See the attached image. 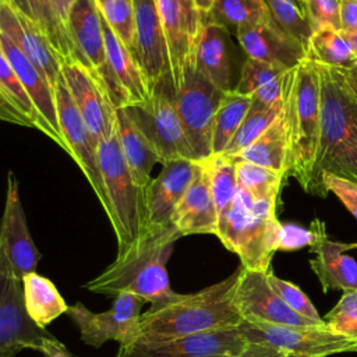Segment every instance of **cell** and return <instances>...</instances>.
<instances>
[{"instance_id": "8", "label": "cell", "mask_w": 357, "mask_h": 357, "mask_svg": "<svg viewBox=\"0 0 357 357\" xmlns=\"http://www.w3.org/2000/svg\"><path fill=\"white\" fill-rule=\"evenodd\" d=\"M223 95L194 67L185 71L181 85L174 91V109L197 160L212 155L213 120Z\"/></svg>"}, {"instance_id": "47", "label": "cell", "mask_w": 357, "mask_h": 357, "mask_svg": "<svg viewBox=\"0 0 357 357\" xmlns=\"http://www.w3.org/2000/svg\"><path fill=\"white\" fill-rule=\"evenodd\" d=\"M340 31L346 33L357 32V0H339Z\"/></svg>"}, {"instance_id": "46", "label": "cell", "mask_w": 357, "mask_h": 357, "mask_svg": "<svg viewBox=\"0 0 357 357\" xmlns=\"http://www.w3.org/2000/svg\"><path fill=\"white\" fill-rule=\"evenodd\" d=\"M326 191H332L357 219V181L325 172L321 176Z\"/></svg>"}, {"instance_id": "23", "label": "cell", "mask_w": 357, "mask_h": 357, "mask_svg": "<svg viewBox=\"0 0 357 357\" xmlns=\"http://www.w3.org/2000/svg\"><path fill=\"white\" fill-rule=\"evenodd\" d=\"M218 218L206 169L198 160V172L177 204L172 216V225L181 237L188 234L216 236Z\"/></svg>"}, {"instance_id": "20", "label": "cell", "mask_w": 357, "mask_h": 357, "mask_svg": "<svg viewBox=\"0 0 357 357\" xmlns=\"http://www.w3.org/2000/svg\"><path fill=\"white\" fill-rule=\"evenodd\" d=\"M135 10V56L151 92L170 77L166 40L156 0H132Z\"/></svg>"}, {"instance_id": "16", "label": "cell", "mask_w": 357, "mask_h": 357, "mask_svg": "<svg viewBox=\"0 0 357 357\" xmlns=\"http://www.w3.org/2000/svg\"><path fill=\"white\" fill-rule=\"evenodd\" d=\"M233 301L243 321H261L278 325H324L307 319L289 308L269 286L266 272L250 271L241 266Z\"/></svg>"}, {"instance_id": "39", "label": "cell", "mask_w": 357, "mask_h": 357, "mask_svg": "<svg viewBox=\"0 0 357 357\" xmlns=\"http://www.w3.org/2000/svg\"><path fill=\"white\" fill-rule=\"evenodd\" d=\"M236 174L237 185L254 197L279 195L284 177L282 173L244 160H236Z\"/></svg>"}, {"instance_id": "36", "label": "cell", "mask_w": 357, "mask_h": 357, "mask_svg": "<svg viewBox=\"0 0 357 357\" xmlns=\"http://www.w3.org/2000/svg\"><path fill=\"white\" fill-rule=\"evenodd\" d=\"M206 169L218 216L230 205L237 191L236 160L223 153L201 160Z\"/></svg>"}, {"instance_id": "6", "label": "cell", "mask_w": 357, "mask_h": 357, "mask_svg": "<svg viewBox=\"0 0 357 357\" xmlns=\"http://www.w3.org/2000/svg\"><path fill=\"white\" fill-rule=\"evenodd\" d=\"M98 160L103 184L102 206L117 240V255H123L145 234V205L144 188L130 173L116 126L113 132L98 144Z\"/></svg>"}, {"instance_id": "37", "label": "cell", "mask_w": 357, "mask_h": 357, "mask_svg": "<svg viewBox=\"0 0 357 357\" xmlns=\"http://www.w3.org/2000/svg\"><path fill=\"white\" fill-rule=\"evenodd\" d=\"M286 95V93H284ZM284 107V98L268 109H248L243 123L225 149L223 155L236 156L248 145H251L282 113Z\"/></svg>"}, {"instance_id": "11", "label": "cell", "mask_w": 357, "mask_h": 357, "mask_svg": "<svg viewBox=\"0 0 357 357\" xmlns=\"http://www.w3.org/2000/svg\"><path fill=\"white\" fill-rule=\"evenodd\" d=\"M67 28L78 53V60L100 79L116 109L128 105L124 92L114 79L105 52L100 11L96 0H75L67 17Z\"/></svg>"}, {"instance_id": "49", "label": "cell", "mask_w": 357, "mask_h": 357, "mask_svg": "<svg viewBox=\"0 0 357 357\" xmlns=\"http://www.w3.org/2000/svg\"><path fill=\"white\" fill-rule=\"evenodd\" d=\"M40 353H42L45 357H73V356L70 354V351L66 349V346H64L57 337L49 339V340L43 344Z\"/></svg>"}, {"instance_id": "13", "label": "cell", "mask_w": 357, "mask_h": 357, "mask_svg": "<svg viewBox=\"0 0 357 357\" xmlns=\"http://www.w3.org/2000/svg\"><path fill=\"white\" fill-rule=\"evenodd\" d=\"M250 344L238 326L120 346L116 357H234Z\"/></svg>"}, {"instance_id": "42", "label": "cell", "mask_w": 357, "mask_h": 357, "mask_svg": "<svg viewBox=\"0 0 357 357\" xmlns=\"http://www.w3.org/2000/svg\"><path fill=\"white\" fill-rule=\"evenodd\" d=\"M329 328L357 342V289L344 291L337 304L326 314Z\"/></svg>"}, {"instance_id": "17", "label": "cell", "mask_w": 357, "mask_h": 357, "mask_svg": "<svg viewBox=\"0 0 357 357\" xmlns=\"http://www.w3.org/2000/svg\"><path fill=\"white\" fill-rule=\"evenodd\" d=\"M198 172V160L176 159L162 165L160 173L144 190L145 231L172 226L173 212Z\"/></svg>"}, {"instance_id": "15", "label": "cell", "mask_w": 357, "mask_h": 357, "mask_svg": "<svg viewBox=\"0 0 357 357\" xmlns=\"http://www.w3.org/2000/svg\"><path fill=\"white\" fill-rule=\"evenodd\" d=\"M61 77L78 113L99 144L116 126V107L105 86L93 71L75 59L61 60Z\"/></svg>"}, {"instance_id": "48", "label": "cell", "mask_w": 357, "mask_h": 357, "mask_svg": "<svg viewBox=\"0 0 357 357\" xmlns=\"http://www.w3.org/2000/svg\"><path fill=\"white\" fill-rule=\"evenodd\" d=\"M234 357H300V356L283 351L280 349L272 347V346L265 344V343L250 342L247 349L243 353H240Z\"/></svg>"}, {"instance_id": "51", "label": "cell", "mask_w": 357, "mask_h": 357, "mask_svg": "<svg viewBox=\"0 0 357 357\" xmlns=\"http://www.w3.org/2000/svg\"><path fill=\"white\" fill-rule=\"evenodd\" d=\"M342 71L347 81V85L350 86L353 93L357 96V61L349 68H342Z\"/></svg>"}, {"instance_id": "5", "label": "cell", "mask_w": 357, "mask_h": 357, "mask_svg": "<svg viewBox=\"0 0 357 357\" xmlns=\"http://www.w3.org/2000/svg\"><path fill=\"white\" fill-rule=\"evenodd\" d=\"M278 197H254L237 185L233 201L218 218L216 237L229 251L240 257L245 269L258 272L271 269L280 227L276 218Z\"/></svg>"}, {"instance_id": "24", "label": "cell", "mask_w": 357, "mask_h": 357, "mask_svg": "<svg viewBox=\"0 0 357 357\" xmlns=\"http://www.w3.org/2000/svg\"><path fill=\"white\" fill-rule=\"evenodd\" d=\"M0 49L6 56V59L8 60L11 68L20 78L21 84L24 85L25 91L28 92L38 113L52 128L56 137V144L60 145L67 152V146H66V142L60 130V124H59V117H57L54 88L50 85L46 77L40 73V70L35 67L28 60V57L24 56L21 50L1 32H0Z\"/></svg>"}, {"instance_id": "55", "label": "cell", "mask_w": 357, "mask_h": 357, "mask_svg": "<svg viewBox=\"0 0 357 357\" xmlns=\"http://www.w3.org/2000/svg\"><path fill=\"white\" fill-rule=\"evenodd\" d=\"M0 1H6V0H0Z\"/></svg>"}, {"instance_id": "21", "label": "cell", "mask_w": 357, "mask_h": 357, "mask_svg": "<svg viewBox=\"0 0 357 357\" xmlns=\"http://www.w3.org/2000/svg\"><path fill=\"white\" fill-rule=\"evenodd\" d=\"M0 32L40 70L54 88L61 75V59L43 32L7 1H0Z\"/></svg>"}, {"instance_id": "4", "label": "cell", "mask_w": 357, "mask_h": 357, "mask_svg": "<svg viewBox=\"0 0 357 357\" xmlns=\"http://www.w3.org/2000/svg\"><path fill=\"white\" fill-rule=\"evenodd\" d=\"M287 170L304 191L321 197L314 178L319 144L321 96L317 64L304 59L289 71L284 95Z\"/></svg>"}, {"instance_id": "52", "label": "cell", "mask_w": 357, "mask_h": 357, "mask_svg": "<svg viewBox=\"0 0 357 357\" xmlns=\"http://www.w3.org/2000/svg\"><path fill=\"white\" fill-rule=\"evenodd\" d=\"M194 1H195L197 7L201 10V13L204 15H206L209 13V10L212 8V4L215 0H194Z\"/></svg>"}, {"instance_id": "27", "label": "cell", "mask_w": 357, "mask_h": 357, "mask_svg": "<svg viewBox=\"0 0 357 357\" xmlns=\"http://www.w3.org/2000/svg\"><path fill=\"white\" fill-rule=\"evenodd\" d=\"M100 21L103 29L106 60L114 79L124 92L128 105L148 100L152 96V92L137 57L110 29L102 14Z\"/></svg>"}, {"instance_id": "22", "label": "cell", "mask_w": 357, "mask_h": 357, "mask_svg": "<svg viewBox=\"0 0 357 357\" xmlns=\"http://www.w3.org/2000/svg\"><path fill=\"white\" fill-rule=\"evenodd\" d=\"M243 50L250 59L265 61L286 71L305 59V47L284 32L271 17L262 22L236 31Z\"/></svg>"}, {"instance_id": "53", "label": "cell", "mask_w": 357, "mask_h": 357, "mask_svg": "<svg viewBox=\"0 0 357 357\" xmlns=\"http://www.w3.org/2000/svg\"><path fill=\"white\" fill-rule=\"evenodd\" d=\"M343 32V31H342ZM344 35L347 36V39L351 42V45H353V47H354V50H356V53H357V32L356 33H346L344 32Z\"/></svg>"}, {"instance_id": "35", "label": "cell", "mask_w": 357, "mask_h": 357, "mask_svg": "<svg viewBox=\"0 0 357 357\" xmlns=\"http://www.w3.org/2000/svg\"><path fill=\"white\" fill-rule=\"evenodd\" d=\"M269 18L264 0H215L205 21L236 31Z\"/></svg>"}, {"instance_id": "30", "label": "cell", "mask_w": 357, "mask_h": 357, "mask_svg": "<svg viewBox=\"0 0 357 357\" xmlns=\"http://www.w3.org/2000/svg\"><path fill=\"white\" fill-rule=\"evenodd\" d=\"M13 8L35 24L50 42L61 60L75 59L78 53L66 22L59 17L50 0H6ZM79 61V60H78Z\"/></svg>"}, {"instance_id": "41", "label": "cell", "mask_w": 357, "mask_h": 357, "mask_svg": "<svg viewBox=\"0 0 357 357\" xmlns=\"http://www.w3.org/2000/svg\"><path fill=\"white\" fill-rule=\"evenodd\" d=\"M266 279L269 286L275 290V293L284 301V304L289 308H291L298 315L311 319L317 324H325V319L319 317L317 308L312 305L310 298L304 294V291L300 287L275 276L271 269L266 272Z\"/></svg>"}, {"instance_id": "26", "label": "cell", "mask_w": 357, "mask_h": 357, "mask_svg": "<svg viewBox=\"0 0 357 357\" xmlns=\"http://www.w3.org/2000/svg\"><path fill=\"white\" fill-rule=\"evenodd\" d=\"M229 46V29L204 20L195 50L194 68L223 92L233 91Z\"/></svg>"}, {"instance_id": "33", "label": "cell", "mask_w": 357, "mask_h": 357, "mask_svg": "<svg viewBox=\"0 0 357 357\" xmlns=\"http://www.w3.org/2000/svg\"><path fill=\"white\" fill-rule=\"evenodd\" d=\"M305 59L319 66L349 68L357 61V53L344 32L322 25L312 31L305 47Z\"/></svg>"}, {"instance_id": "43", "label": "cell", "mask_w": 357, "mask_h": 357, "mask_svg": "<svg viewBox=\"0 0 357 357\" xmlns=\"http://www.w3.org/2000/svg\"><path fill=\"white\" fill-rule=\"evenodd\" d=\"M284 73L287 71L280 67L248 57L241 67L240 79L234 91L237 93L251 96L257 89H259L261 86L266 85L268 82L273 81Z\"/></svg>"}, {"instance_id": "14", "label": "cell", "mask_w": 357, "mask_h": 357, "mask_svg": "<svg viewBox=\"0 0 357 357\" xmlns=\"http://www.w3.org/2000/svg\"><path fill=\"white\" fill-rule=\"evenodd\" d=\"M156 4L176 91L181 85L185 71L194 67L204 14L194 0H156Z\"/></svg>"}, {"instance_id": "7", "label": "cell", "mask_w": 357, "mask_h": 357, "mask_svg": "<svg viewBox=\"0 0 357 357\" xmlns=\"http://www.w3.org/2000/svg\"><path fill=\"white\" fill-rule=\"evenodd\" d=\"M173 95L172 78H166L156 86L148 100L124 107L159 155L162 165L176 159L197 160L176 113Z\"/></svg>"}, {"instance_id": "3", "label": "cell", "mask_w": 357, "mask_h": 357, "mask_svg": "<svg viewBox=\"0 0 357 357\" xmlns=\"http://www.w3.org/2000/svg\"><path fill=\"white\" fill-rule=\"evenodd\" d=\"M180 237L173 225L146 230L134 247L117 255L102 273L86 282L85 289L107 297L130 293L151 304L170 297L174 291L169 283L166 262Z\"/></svg>"}, {"instance_id": "1", "label": "cell", "mask_w": 357, "mask_h": 357, "mask_svg": "<svg viewBox=\"0 0 357 357\" xmlns=\"http://www.w3.org/2000/svg\"><path fill=\"white\" fill-rule=\"evenodd\" d=\"M241 266L229 278L195 293L178 294L151 304L138 319L134 342L166 340L208 331L238 326L243 322L233 294Z\"/></svg>"}, {"instance_id": "29", "label": "cell", "mask_w": 357, "mask_h": 357, "mask_svg": "<svg viewBox=\"0 0 357 357\" xmlns=\"http://www.w3.org/2000/svg\"><path fill=\"white\" fill-rule=\"evenodd\" d=\"M116 132L121 153L134 181L145 190L152 178L151 173L153 167L162 163L159 155L130 119L124 107L116 109Z\"/></svg>"}, {"instance_id": "9", "label": "cell", "mask_w": 357, "mask_h": 357, "mask_svg": "<svg viewBox=\"0 0 357 357\" xmlns=\"http://www.w3.org/2000/svg\"><path fill=\"white\" fill-rule=\"evenodd\" d=\"M238 328L248 342L265 343L300 357H328L343 351H357V342L324 325H278L243 321Z\"/></svg>"}, {"instance_id": "38", "label": "cell", "mask_w": 357, "mask_h": 357, "mask_svg": "<svg viewBox=\"0 0 357 357\" xmlns=\"http://www.w3.org/2000/svg\"><path fill=\"white\" fill-rule=\"evenodd\" d=\"M269 17L304 47L312 35V28L305 18L298 0H264Z\"/></svg>"}, {"instance_id": "34", "label": "cell", "mask_w": 357, "mask_h": 357, "mask_svg": "<svg viewBox=\"0 0 357 357\" xmlns=\"http://www.w3.org/2000/svg\"><path fill=\"white\" fill-rule=\"evenodd\" d=\"M251 105V96L237 93L234 89L225 92L218 107L212 128V155L223 153Z\"/></svg>"}, {"instance_id": "44", "label": "cell", "mask_w": 357, "mask_h": 357, "mask_svg": "<svg viewBox=\"0 0 357 357\" xmlns=\"http://www.w3.org/2000/svg\"><path fill=\"white\" fill-rule=\"evenodd\" d=\"M325 229V223L319 219L311 222L310 229H304L294 223H280L278 233V250L293 251L307 245H312L319 233Z\"/></svg>"}, {"instance_id": "10", "label": "cell", "mask_w": 357, "mask_h": 357, "mask_svg": "<svg viewBox=\"0 0 357 357\" xmlns=\"http://www.w3.org/2000/svg\"><path fill=\"white\" fill-rule=\"evenodd\" d=\"M52 337L49 331L28 317L22 283L0 251V357H15L25 349L40 351Z\"/></svg>"}, {"instance_id": "32", "label": "cell", "mask_w": 357, "mask_h": 357, "mask_svg": "<svg viewBox=\"0 0 357 357\" xmlns=\"http://www.w3.org/2000/svg\"><path fill=\"white\" fill-rule=\"evenodd\" d=\"M236 160L250 162L268 167L286 176L287 170V137L284 112L245 149L233 156Z\"/></svg>"}, {"instance_id": "50", "label": "cell", "mask_w": 357, "mask_h": 357, "mask_svg": "<svg viewBox=\"0 0 357 357\" xmlns=\"http://www.w3.org/2000/svg\"><path fill=\"white\" fill-rule=\"evenodd\" d=\"M56 13L59 14V17L66 22L67 25V17H68V13L71 10V6L75 3V0H50Z\"/></svg>"}, {"instance_id": "18", "label": "cell", "mask_w": 357, "mask_h": 357, "mask_svg": "<svg viewBox=\"0 0 357 357\" xmlns=\"http://www.w3.org/2000/svg\"><path fill=\"white\" fill-rule=\"evenodd\" d=\"M54 99L59 124L67 152L81 167L92 190L95 191V195L102 204L103 184L98 160V144L78 113L61 75L54 86Z\"/></svg>"}, {"instance_id": "12", "label": "cell", "mask_w": 357, "mask_h": 357, "mask_svg": "<svg viewBox=\"0 0 357 357\" xmlns=\"http://www.w3.org/2000/svg\"><path fill=\"white\" fill-rule=\"evenodd\" d=\"M145 303L139 296L120 293L114 297L112 308L105 312H92L78 301L70 305L66 314L78 328L85 344L99 349L107 340H116L124 346L137 337L138 319Z\"/></svg>"}, {"instance_id": "54", "label": "cell", "mask_w": 357, "mask_h": 357, "mask_svg": "<svg viewBox=\"0 0 357 357\" xmlns=\"http://www.w3.org/2000/svg\"><path fill=\"white\" fill-rule=\"evenodd\" d=\"M103 1H106V0H96V3H98V4H102Z\"/></svg>"}, {"instance_id": "40", "label": "cell", "mask_w": 357, "mask_h": 357, "mask_svg": "<svg viewBox=\"0 0 357 357\" xmlns=\"http://www.w3.org/2000/svg\"><path fill=\"white\" fill-rule=\"evenodd\" d=\"M98 4V3H96ZM110 29L135 56V10L132 0H106L98 4ZM137 57V56H135Z\"/></svg>"}, {"instance_id": "45", "label": "cell", "mask_w": 357, "mask_h": 357, "mask_svg": "<svg viewBox=\"0 0 357 357\" xmlns=\"http://www.w3.org/2000/svg\"><path fill=\"white\" fill-rule=\"evenodd\" d=\"M298 1L312 31L322 25H331L340 31L339 0H298Z\"/></svg>"}, {"instance_id": "2", "label": "cell", "mask_w": 357, "mask_h": 357, "mask_svg": "<svg viewBox=\"0 0 357 357\" xmlns=\"http://www.w3.org/2000/svg\"><path fill=\"white\" fill-rule=\"evenodd\" d=\"M319 75L321 121L314 178L321 197L328 194L322 173L357 181V96L342 68L317 64Z\"/></svg>"}, {"instance_id": "31", "label": "cell", "mask_w": 357, "mask_h": 357, "mask_svg": "<svg viewBox=\"0 0 357 357\" xmlns=\"http://www.w3.org/2000/svg\"><path fill=\"white\" fill-rule=\"evenodd\" d=\"M21 283L25 311L38 326L45 328L67 312L68 305L50 279L32 272Z\"/></svg>"}, {"instance_id": "19", "label": "cell", "mask_w": 357, "mask_h": 357, "mask_svg": "<svg viewBox=\"0 0 357 357\" xmlns=\"http://www.w3.org/2000/svg\"><path fill=\"white\" fill-rule=\"evenodd\" d=\"M0 251L18 280L22 282L26 275L36 272L40 254L31 237L20 199L18 180L13 172L8 173L6 205L0 220Z\"/></svg>"}, {"instance_id": "28", "label": "cell", "mask_w": 357, "mask_h": 357, "mask_svg": "<svg viewBox=\"0 0 357 357\" xmlns=\"http://www.w3.org/2000/svg\"><path fill=\"white\" fill-rule=\"evenodd\" d=\"M0 120L33 127L56 142L47 123L38 113L28 92L0 49Z\"/></svg>"}, {"instance_id": "25", "label": "cell", "mask_w": 357, "mask_h": 357, "mask_svg": "<svg viewBox=\"0 0 357 357\" xmlns=\"http://www.w3.org/2000/svg\"><path fill=\"white\" fill-rule=\"evenodd\" d=\"M357 248V243H339L326 237L325 229L319 233L318 240L311 245L315 258L310 266L321 282L322 290L349 291L357 289V262L344 254V251Z\"/></svg>"}]
</instances>
